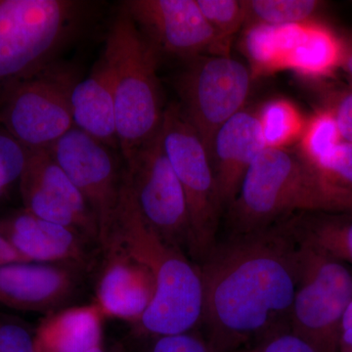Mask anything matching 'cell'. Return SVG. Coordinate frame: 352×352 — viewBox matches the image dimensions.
I'll list each match as a JSON object with an SVG mask.
<instances>
[{
    "label": "cell",
    "mask_w": 352,
    "mask_h": 352,
    "mask_svg": "<svg viewBox=\"0 0 352 352\" xmlns=\"http://www.w3.org/2000/svg\"><path fill=\"white\" fill-rule=\"evenodd\" d=\"M87 352H122V349H120V342L110 347L106 346L105 344H101V346L94 347L91 351Z\"/></svg>",
    "instance_id": "836d02e7"
},
{
    "label": "cell",
    "mask_w": 352,
    "mask_h": 352,
    "mask_svg": "<svg viewBox=\"0 0 352 352\" xmlns=\"http://www.w3.org/2000/svg\"><path fill=\"white\" fill-rule=\"evenodd\" d=\"M74 126L117 151L119 149L115 101L110 74L103 58L69 94Z\"/></svg>",
    "instance_id": "d6986e66"
},
{
    "label": "cell",
    "mask_w": 352,
    "mask_h": 352,
    "mask_svg": "<svg viewBox=\"0 0 352 352\" xmlns=\"http://www.w3.org/2000/svg\"><path fill=\"white\" fill-rule=\"evenodd\" d=\"M18 261H23V259L0 229V267Z\"/></svg>",
    "instance_id": "d6a6232c"
},
{
    "label": "cell",
    "mask_w": 352,
    "mask_h": 352,
    "mask_svg": "<svg viewBox=\"0 0 352 352\" xmlns=\"http://www.w3.org/2000/svg\"><path fill=\"white\" fill-rule=\"evenodd\" d=\"M124 166L134 203L147 226L190 258L191 230L186 199L164 152L160 131Z\"/></svg>",
    "instance_id": "30bf717a"
},
{
    "label": "cell",
    "mask_w": 352,
    "mask_h": 352,
    "mask_svg": "<svg viewBox=\"0 0 352 352\" xmlns=\"http://www.w3.org/2000/svg\"><path fill=\"white\" fill-rule=\"evenodd\" d=\"M280 71L291 69L305 78H323L346 59L335 32L314 20L277 25Z\"/></svg>",
    "instance_id": "ac0fdd59"
},
{
    "label": "cell",
    "mask_w": 352,
    "mask_h": 352,
    "mask_svg": "<svg viewBox=\"0 0 352 352\" xmlns=\"http://www.w3.org/2000/svg\"><path fill=\"white\" fill-rule=\"evenodd\" d=\"M19 187L25 210L74 229L101 245L96 214L48 150L28 151Z\"/></svg>",
    "instance_id": "5bb4252c"
},
{
    "label": "cell",
    "mask_w": 352,
    "mask_h": 352,
    "mask_svg": "<svg viewBox=\"0 0 352 352\" xmlns=\"http://www.w3.org/2000/svg\"><path fill=\"white\" fill-rule=\"evenodd\" d=\"M120 346L122 352H214L206 338L195 330L166 336L129 332Z\"/></svg>",
    "instance_id": "d4e9b609"
},
{
    "label": "cell",
    "mask_w": 352,
    "mask_h": 352,
    "mask_svg": "<svg viewBox=\"0 0 352 352\" xmlns=\"http://www.w3.org/2000/svg\"><path fill=\"white\" fill-rule=\"evenodd\" d=\"M103 318L94 302L44 317L36 327L38 352H87L101 346Z\"/></svg>",
    "instance_id": "ffe728a7"
},
{
    "label": "cell",
    "mask_w": 352,
    "mask_h": 352,
    "mask_svg": "<svg viewBox=\"0 0 352 352\" xmlns=\"http://www.w3.org/2000/svg\"><path fill=\"white\" fill-rule=\"evenodd\" d=\"M266 148L288 149L300 140L307 119L295 104L284 98L268 101L258 113Z\"/></svg>",
    "instance_id": "7402d4cb"
},
{
    "label": "cell",
    "mask_w": 352,
    "mask_h": 352,
    "mask_svg": "<svg viewBox=\"0 0 352 352\" xmlns=\"http://www.w3.org/2000/svg\"><path fill=\"white\" fill-rule=\"evenodd\" d=\"M48 151L96 214L102 245L119 208L126 166L116 150L74 126Z\"/></svg>",
    "instance_id": "7c38bea8"
},
{
    "label": "cell",
    "mask_w": 352,
    "mask_h": 352,
    "mask_svg": "<svg viewBox=\"0 0 352 352\" xmlns=\"http://www.w3.org/2000/svg\"><path fill=\"white\" fill-rule=\"evenodd\" d=\"M265 148L258 113L251 111L236 113L217 132L212 164L222 210L237 198L245 175Z\"/></svg>",
    "instance_id": "e0dca14e"
},
{
    "label": "cell",
    "mask_w": 352,
    "mask_h": 352,
    "mask_svg": "<svg viewBox=\"0 0 352 352\" xmlns=\"http://www.w3.org/2000/svg\"><path fill=\"white\" fill-rule=\"evenodd\" d=\"M302 237L342 263L352 264V214H329L298 221Z\"/></svg>",
    "instance_id": "44dd1931"
},
{
    "label": "cell",
    "mask_w": 352,
    "mask_h": 352,
    "mask_svg": "<svg viewBox=\"0 0 352 352\" xmlns=\"http://www.w3.org/2000/svg\"><path fill=\"white\" fill-rule=\"evenodd\" d=\"M122 8L159 54L185 60L230 55L231 43L208 24L197 0H127Z\"/></svg>",
    "instance_id": "4fadbf2b"
},
{
    "label": "cell",
    "mask_w": 352,
    "mask_h": 352,
    "mask_svg": "<svg viewBox=\"0 0 352 352\" xmlns=\"http://www.w3.org/2000/svg\"><path fill=\"white\" fill-rule=\"evenodd\" d=\"M155 291L151 271L126 248L112 242L102 249L94 275V302L104 317L136 323L151 305Z\"/></svg>",
    "instance_id": "9a60e30c"
},
{
    "label": "cell",
    "mask_w": 352,
    "mask_h": 352,
    "mask_svg": "<svg viewBox=\"0 0 352 352\" xmlns=\"http://www.w3.org/2000/svg\"><path fill=\"white\" fill-rule=\"evenodd\" d=\"M254 352H319L302 336L289 329H281L264 338L261 346Z\"/></svg>",
    "instance_id": "f546056e"
},
{
    "label": "cell",
    "mask_w": 352,
    "mask_h": 352,
    "mask_svg": "<svg viewBox=\"0 0 352 352\" xmlns=\"http://www.w3.org/2000/svg\"><path fill=\"white\" fill-rule=\"evenodd\" d=\"M245 23L251 25H284L314 20L321 6L316 0H243Z\"/></svg>",
    "instance_id": "603a6c76"
},
{
    "label": "cell",
    "mask_w": 352,
    "mask_h": 352,
    "mask_svg": "<svg viewBox=\"0 0 352 352\" xmlns=\"http://www.w3.org/2000/svg\"><path fill=\"white\" fill-rule=\"evenodd\" d=\"M344 352H352V351H344Z\"/></svg>",
    "instance_id": "d590c367"
},
{
    "label": "cell",
    "mask_w": 352,
    "mask_h": 352,
    "mask_svg": "<svg viewBox=\"0 0 352 352\" xmlns=\"http://www.w3.org/2000/svg\"><path fill=\"white\" fill-rule=\"evenodd\" d=\"M160 133L164 152L186 199L191 230L190 258L199 264L219 241L222 210L212 161L179 105L173 104L164 110Z\"/></svg>",
    "instance_id": "8992f818"
},
{
    "label": "cell",
    "mask_w": 352,
    "mask_h": 352,
    "mask_svg": "<svg viewBox=\"0 0 352 352\" xmlns=\"http://www.w3.org/2000/svg\"><path fill=\"white\" fill-rule=\"evenodd\" d=\"M344 62H346L347 69H349V72L352 74V54L349 55V57H346Z\"/></svg>",
    "instance_id": "e575fe53"
},
{
    "label": "cell",
    "mask_w": 352,
    "mask_h": 352,
    "mask_svg": "<svg viewBox=\"0 0 352 352\" xmlns=\"http://www.w3.org/2000/svg\"><path fill=\"white\" fill-rule=\"evenodd\" d=\"M80 15V3L68 0L0 1V85L51 66L75 36Z\"/></svg>",
    "instance_id": "5b68a950"
},
{
    "label": "cell",
    "mask_w": 352,
    "mask_h": 352,
    "mask_svg": "<svg viewBox=\"0 0 352 352\" xmlns=\"http://www.w3.org/2000/svg\"><path fill=\"white\" fill-rule=\"evenodd\" d=\"M96 270L74 263L18 261L0 267V307L21 312L57 314L87 305Z\"/></svg>",
    "instance_id": "8fae6325"
},
{
    "label": "cell",
    "mask_w": 352,
    "mask_h": 352,
    "mask_svg": "<svg viewBox=\"0 0 352 352\" xmlns=\"http://www.w3.org/2000/svg\"><path fill=\"white\" fill-rule=\"evenodd\" d=\"M186 61L177 80L179 106L212 161L217 132L244 110L254 78L251 69L230 55H208Z\"/></svg>",
    "instance_id": "ba28073f"
},
{
    "label": "cell",
    "mask_w": 352,
    "mask_h": 352,
    "mask_svg": "<svg viewBox=\"0 0 352 352\" xmlns=\"http://www.w3.org/2000/svg\"><path fill=\"white\" fill-rule=\"evenodd\" d=\"M0 352H38L36 328L17 315L0 310Z\"/></svg>",
    "instance_id": "83f0119b"
},
{
    "label": "cell",
    "mask_w": 352,
    "mask_h": 352,
    "mask_svg": "<svg viewBox=\"0 0 352 352\" xmlns=\"http://www.w3.org/2000/svg\"><path fill=\"white\" fill-rule=\"evenodd\" d=\"M27 159V150L9 134L0 132V200L19 184Z\"/></svg>",
    "instance_id": "4316f807"
},
{
    "label": "cell",
    "mask_w": 352,
    "mask_h": 352,
    "mask_svg": "<svg viewBox=\"0 0 352 352\" xmlns=\"http://www.w3.org/2000/svg\"><path fill=\"white\" fill-rule=\"evenodd\" d=\"M340 349L342 352L352 351V300L342 316Z\"/></svg>",
    "instance_id": "1f68e13d"
},
{
    "label": "cell",
    "mask_w": 352,
    "mask_h": 352,
    "mask_svg": "<svg viewBox=\"0 0 352 352\" xmlns=\"http://www.w3.org/2000/svg\"><path fill=\"white\" fill-rule=\"evenodd\" d=\"M201 13L222 38L232 43L234 34L245 23L244 2L241 0H197Z\"/></svg>",
    "instance_id": "484cf974"
},
{
    "label": "cell",
    "mask_w": 352,
    "mask_h": 352,
    "mask_svg": "<svg viewBox=\"0 0 352 352\" xmlns=\"http://www.w3.org/2000/svg\"><path fill=\"white\" fill-rule=\"evenodd\" d=\"M126 248L154 276L151 305L129 332L149 336L191 332L201 325L204 289L200 268L185 252L164 242L147 226L124 178L122 197L109 237Z\"/></svg>",
    "instance_id": "7a4b0ae2"
},
{
    "label": "cell",
    "mask_w": 352,
    "mask_h": 352,
    "mask_svg": "<svg viewBox=\"0 0 352 352\" xmlns=\"http://www.w3.org/2000/svg\"><path fill=\"white\" fill-rule=\"evenodd\" d=\"M333 111L342 140L352 142V92L344 97Z\"/></svg>",
    "instance_id": "4dcf8cb0"
},
{
    "label": "cell",
    "mask_w": 352,
    "mask_h": 352,
    "mask_svg": "<svg viewBox=\"0 0 352 352\" xmlns=\"http://www.w3.org/2000/svg\"><path fill=\"white\" fill-rule=\"evenodd\" d=\"M0 229L21 258L38 263H74L96 270L101 245L69 227L23 210L0 219Z\"/></svg>",
    "instance_id": "2e32d148"
},
{
    "label": "cell",
    "mask_w": 352,
    "mask_h": 352,
    "mask_svg": "<svg viewBox=\"0 0 352 352\" xmlns=\"http://www.w3.org/2000/svg\"><path fill=\"white\" fill-rule=\"evenodd\" d=\"M53 67L6 87L0 122L28 151L50 150L74 127L69 94L76 82Z\"/></svg>",
    "instance_id": "9c48e42d"
},
{
    "label": "cell",
    "mask_w": 352,
    "mask_h": 352,
    "mask_svg": "<svg viewBox=\"0 0 352 352\" xmlns=\"http://www.w3.org/2000/svg\"><path fill=\"white\" fill-rule=\"evenodd\" d=\"M351 300L349 268L300 233V277L289 317L291 330L319 352H338L342 316Z\"/></svg>",
    "instance_id": "52a82bcc"
},
{
    "label": "cell",
    "mask_w": 352,
    "mask_h": 352,
    "mask_svg": "<svg viewBox=\"0 0 352 352\" xmlns=\"http://www.w3.org/2000/svg\"><path fill=\"white\" fill-rule=\"evenodd\" d=\"M298 221L232 233L199 263L201 325L214 352H238L289 325L300 277Z\"/></svg>",
    "instance_id": "6da1fadb"
},
{
    "label": "cell",
    "mask_w": 352,
    "mask_h": 352,
    "mask_svg": "<svg viewBox=\"0 0 352 352\" xmlns=\"http://www.w3.org/2000/svg\"><path fill=\"white\" fill-rule=\"evenodd\" d=\"M317 168L340 186L352 190V142L342 141Z\"/></svg>",
    "instance_id": "f1b7e54d"
},
{
    "label": "cell",
    "mask_w": 352,
    "mask_h": 352,
    "mask_svg": "<svg viewBox=\"0 0 352 352\" xmlns=\"http://www.w3.org/2000/svg\"><path fill=\"white\" fill-rule=\"evenodd\" d=\"M342 141L333 111L320 110L307 120L298 140L300 155L317 168Z\"/></svg>",
    "instance_id": "cb8c5ba5"
},
{
    "label": "cell",
    "mask_w": 352,
    "mask_h": 352,
    "mask_svg": "<svg viewBox=\"0 0 352 352\" xmlns=\"http://www.w3.org/2000/svg\"><path fill=\"white\" fill-rule=\"evenodd\" d=\"M159 53L120 9L111 24L101 57L110 74L118 140L127 164L156 138L163 124Z\"/></svg>",
    "instance_id": "277c9868"
},
{
    "label": "cell",
    "mask_w": 352,
    "mask_h": 352,
    "mask_svg": "<svg viewBox=\"0 0 352 352\" xmlns=\"http://www.w3.org/2000/svg\"><path fill=\"white\" fill-rule=\"evenodd\" d=\"M238 352H242V351H238Z\"/></svg>",
    "instance_id": "8d00e7d4"
},
{
    "label": "cell",
    "mask_w": 352,
    "mask_h": 352,
    "mask_svg": "<svg viewBox=\"0 0 352 352\" xmlns=\"http://www.w3.org/2000/svg\"><path fill=\"white\" fill-rule=\"evenodd\" d=\"M228 208L232 233L250 232L295 212L352 214V190L329 179L300 154L265 148Z\"/></svg>",
    "instance_id": "3957f363"
}]
</instances>
